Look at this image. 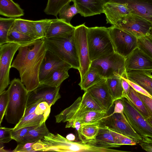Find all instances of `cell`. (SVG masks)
I'll use <instances>...</instances> for the list:
<instances>
[{"instance_id":"obj_6","label":"cell","mask_w":152,"mask_h":152,"mask_svg":"<svg viewBox=\"0 0 152 152\" xmlns=\"http://www.w3.org/2000/svg\"><path fill=\"white\" fill-rule=\"evenodd\" d=\"M109 28L115 52L125 58L138 47L136 37L114 25Z\"/></svg>"},{"instance_id":"obj_42","label":"cell","mask_w":152,"mask_h":152,"mask_svg":"<svg viewBox=\"0 0 152 152\" xmlns=\"http://www.w3.org/2000/svg\"><path fill=\"white\" fill-rule=\"evenodd\" d=\"M13 128L0 127V143H7L12 140L11 132Z\"/></svg>"},{"instance_id":"obj_52","label":"cell","mask_w":152,"mask_h":152,"mask_svg":"<svg viewBox=\"0 0 152 152\" xmlns=\"http://www.w3.org/2000/svg\"><path fill=\"white\" fill-rule=\"evenodd\" d=\"M146 36L152 41V28Z\"/></svg>"},{"instance_id":"obj_25","label":"cell","mask_w":152,"mask_h":152,"mask_svg":"<svg viewBox=\"0 0 152 152\" xmlns=\"http://www.w3.org/2000/svg\"><path fill=\"white\" fill-rule=\"evenodd\" d=\"M107 113L105 111H86L78 114L73 120H79L81 122L82 125L88 124H99L102 120L107 115Z\"/></svg>"},{"instance_id":"obj_21","label":"cell","mask_w":152,"mask_h":152,"mask_svg":"<svg viewBox=\"0 0 152 152\" xmlns=\"http://www.w3.org/2000/svg\"><path fill=\"white\" fill-rule=\"evenodd\" d=\"M86 144L104 148L120 147L115 144L110 129L106 126H100L99 132L95 139Z\"/></svg>"},{"instance_id":"obj_26","label":"cell","mask_w":152,"mask_h":152,"mask_svg":"<svg viewBox=\"0 0 152 152\" xmlns=\"http://www.w3.org/2000/svg\"><path fill=\"white\" fill-rule=\"evenodd\" d=\"M99 127L100 125L98 124L83 125L77 131L79 139L85 144L95 139L99 132Z\"/></svg>"},{"instance_id":"obj_7","label":"cell","mask_w":152,"mask_h":152,"mask_svg":"<svg viewBox=\"0 0 152 152\" xmlns=\"http://www.w3.org/2000/svg\"><path fill=\"white\" fill-rule=\"evenodd\" d=\"M87 28L85 23L77 26L75 27L74 34L80 64L78 70L80 75V80L85 76L91 63L89 57L87 42Z\"/></svg>"},{"instance_id":"obj_22","label":"cell","mask_w":152,"mask_h":152,"mask_svg":"<svg viewBox=\"0 0 152 152\" xmlns=\"http://www.w3.org/2000/svg\"><path fill=\"white\" fill-rule=\"evenodd\" d=\"M50 108L44 114L38 115L34 112L22 118L18 124L13 128V130H17L20 129L28 126L41 125L45 122L50 113Z\"/></svg>"},{"instance_id":"obj_1","label":"cell","mask_w":152,"mask_h":152,"mask_svg":"<svg viewBox=\"0 0 152 152\" xmlns=\"http://www.w3.org/2000/svg\"><path fill=\"white\" fill-rule=\"evenodd\" d=\"M46 50L45 41L42 39L20 46L11 65V68L18 71L20 80L28 92L35 90L40 85V67Z\"/></svg>"},{"instance_id":"obj_32","label":"cell","mask_w":152,"mask_h":152,"mask_svg":"<svg viewBox=\"0 0 152 152\" xmlns=\"http://www.w3.org/2000/svg\"><path fill=\"white\" fill-rule=\"evenodd\" d=\"M106 80L109 91L114 101L124 98L121 77L110 78Z\"/></svg>"},{"instance_id":"obj_45","label":"cell","mask_w":152,"mask_h":152,"mask_svg":"<svg viewBox=\"0 0 152 152\" xmlns=\"http://www.w3.org/2000/svg\"><path fill=\"white\" fill-rule=\"evenodd\" d=\"M125 79L129 85L137 92L152 98V96L141 86L127 79L126 76Z\"/></svg>"},{"instance_id":"obj_35","label":"cell","mask_w":152,"mask_h":152,"mask_svg":"<svg viewBox=\"0 0 152 152\" xmlns=\"http://www.w3.org/2000/svg\"><path fill=\"white\" fill-rule=\"evenodd\" d=\"M17 18H0V45L7 43L8 32Z\"/></svg>"},{"instance_id":"obj_41","label":"cell","mask_w":152,"mask_h":152,"mask_svg":"<svg viewBox=\"0 0 152 152\" xmlns=\"http://www.w3.org/2000/svg\"><path fill=\"white\" fill-rule=\"evenodd\" d=\"M9 100V96L7 91H4L0 94V124L2 122L5 115Z\"/></svg>"},{"instance_id":"obj_48","label":"cell","mask_w":152,"mask_h":152,"mask_svg":"<svg viewBox=\"0 0 152 152\" xmlns=\"http://www.w3.org/2000/svg\"><path fill=\"white\" fill-rule=\"evenodd\" d=\"M114 104H115V106L113 112L112 113H124V105L121 99H119L115 100L114 102Z\"/></svg>"},{"instance_id":"obj_37","label":"cell","mask_w":152,"mask_h":152,"mask_svg":"<svg viewBox=\"0 0 152 152\" xmlns=\"http://www.w3.org/2000/svg\"><path fill=\"white\" fill-rule=\"evenodd\" d=\"M54 19H45L34 20L35 29L40 38H45L50 25Z\"/></svg>"},{"instance_id":"obj_44","label":"cell","mask_w":152,"mask_h":152,"mask_svg":"<svg viewBox=\"0 0 152 152\" xmlns=\"http://www.w3.org/2000/svg\"><path fill=\"white\" fill-rule=\"evenodd\" d=\"M139 143L141 147L145 151L152 152V138L149 137L142 138Z\"/></svg>"},{"instance_id":"obj_12","label":"cell","mask_w":152,"mask_h":152,"mask_svg":"<svg viewBox=\"0 0 152 152\" xmlns=\"http://www.w3.org/2000/svg\"><path fill=\"white\" fill-rule=\"evenodd\" d=\"M60 87H56L40 84L35 90L28 92L26 106L32 105L39 100L47 102L50 106L54 104L61 97Z\"/></svg>"},{"instance_id":"obj_38","label":"cell","mask_w":152,"mask_h":152,"mask_svg":"<svg viewBox=\"0 0 152 152\" xmlns=\"http://www.w3.org/2000/svg\"><path fill=\"white\" fill-rule=\"evenodd\" d=\"M109 129L116 145L120 146L122 145H134L137 144V142L130 137Z\"/></svg>"},{"instance_id":"obj_47","label":"cell","mask_w":152,"mask_h":152,"mask_svg":"<svg viewBox=\"0 0 152 152\" xmlns=\"http://www.w3.org/2000/svg\"><path fill=\"white\" fill-rule=\"evenodd\" d=\"M51 106L45 102H41L37 105L35 111V113L38 115L44 114Z\"/></svg>"},{"instance_id":"obj_16","label":"cell","mask_w":152,"mask_h":152,"mask_svg":"<svg viewBox=\"0 0 152 152\" xmlns=\"http://www.w3.org/2000/svg\"><path fill=\"white\" fill-rule=\"evenodd\" d=\"M103 10L107 23L112 25H115L123 17L131 12L126 4L113 0L106 2Z\"/></svg>"},{"instance_id":"obj_29","label":"cell","mask_w":152,"mask_h":152,"mask_svg":"<svg viewBox=\"0 0 152 152\" xmlns=\"http://www.w3.org/2000/svg\"><path fill=\"white\" fill-rule=\"evenodd\" d=\"M90 111H106L86 91L82 97L77 115L81 113Z\"/></svg>"},{"instance_id":"obj_50","label":"cell","mask_w":152,"mask_h":152,"mask_svg":"<svg viewBox=\"0 0 152 152\" xmlns=\"http://www.w3.org/2000/svg\"><path fill=\"white\" fill-rule=\"evenodd\" d=\"M126 75L121 77L122 86L123 89V97L127 95L129 93L130 85L125 79Z\"/></svg>"},{"instance_id":"obj_10","label":"cell","mask_w":152,"mask_h":152,"mask_svg":"<svg viewBox=\"0 0 152 152\" xmlns=\"http://www.w3.org/2000/svg\"><path fill=\"white\" fill-rule=\"evenodd\" d=\"M116 27L139 38L146 36L152 28V24L132 12L123 17Z\"/></svg>"},{"instance_id":"obj_23","label":"cell","mask_w":152,"mask_h":152,"mask_svg":"<svg viewBox=\"0 0 152 152\" xmlns=\"http://www.w3.org/2000/svg\"><path fill=\"white\" fill-rule=\"evenodd\" d=\"M24 10L12 0H0V14L9 18L23 16Z\"/></svg>"},{"instance_id":"obj_3","label":"cell","mask_w":152,"mask_h":152,"mask_svg":"<svg viewBox=\"0 0 152 152\" xmlns=\"http://www.w3.org/2000/svg\"><path fill=\"white\" fill-rule=\"evenodd\" d=\"M87 39L91 61L115 52L109 27H88Z\"/></svg>"},{"instance_id":"obj_49","label":"cell","mask_w":152,"mask_h":152,"mask_svg":"<svg viewBox=\"0 0 152 152\" xmlns=\"http://www.w3.org/2000/svg\"><path fill=\"white\" fill-rule=\"evenodd\" d=\"M41 102H42V100H39L34 104L26 107L22 118L34 113L37 105Z\"/></svg>"},{"instance_id":"obj_28","label":"cell","mask_w":152,"mask_h":152,"mask_svg":"<svg viewBox=\"0 0 152 152\" xmlns=\"http://www.w3.org/2000/svg\"><path fill=\"white\" fill-rule=\"evenodd\" d=\"M69 76L68 70H57L51 73L43 80L40 82V84L58 87H60L63 82Z\"/></svg>"},{"instance_id":"obj_30","label":"cell","mask_w":152,"mask_h":152,"mask_svg":"<svg viewBox=\"0 0 152 152\" xmlns=\"http://www.w3.org/2000/svg\"><path fill=\"white\" fill-rule=\"evenodd\" d=\"M50 132L45 122L29 131L24 137L22 143L33 142L48 135Z\"/></svg>"},{"instance_id":"obj_15","label":"cell","mask_w":152,"mask_h":152,"mask_svg":"<svg viewBox=\"0 0 152 152\" xmlns=\"http://www.w3.org/2000/svg\"><path fill=\"white\" fill-rule=\"evenodd\" d=\"M125 58L126 72L131 70L152 71V59L138 47Z\"/></svg>"},{"instance_id":"obj_27","label":"cell","mask_w":152,"mask_h":152,"mask_svg":"<svg viewBox=\"0 0 152 152\" xmlns=\"http://www.w3.org/2000/svg\"><path fill=\"white\" fill-rule=\"evenodd\" d=\"M124 97L146 119L151 117L150 113L139 97L137 92L130 86L128 94Z\"/></svg>"},{"instance_id":"obj_39","label":"cell","mask_w":152,"mask_h":152,"mask_svg":"<svg viewBox=\"0 0 152 152\" xmlns=\"http://www.w3.org/2000/svg\"><path fill=\"white\" fill-rule=\"evenodd\" d=\"M138 48L152 59V41L146 36L138 38Z\"/></svg>"},{"instance_id":"obj_5","label":"cell","mask_w":152,"mask_h":152,"mask_svg":"<svg viewBox=\"0 0 152 152\" xmlns=\"http://www.w3.org/2000/svg\"><path fill=\"white\" fill-rule=\"evenodd\" d=\"M125 58L115 52L91 61L95 68L104 79L121 77L126 75Z\"/></svg>"},{"instance_id":"obj_17","label":"cell","mask_w":152,"mask_h":152,"mask_svg":"<svg viewBox=\"0 0 152 152\" xmlns=\"http://www.w3.org/2000/svg\"><path fill=\"white\" fill-rule=\"evenodd\" d=\"M126 4L133 13L152 24V0H118Z\"/></svg>"},{"instance_id":"obj_46","label":"cell","mask_w":152,"mask_h":152,"mask_svg":"<svg viewBox=\"0 0 152 152\" xmlns=\"http://www.w3.org/2000/svg\"><path fill=\"white\" fill-rule=\"evenodd\" d=\"M138 94L152 117V98L137 92Z\"/></svg>"},{"instance_id":"obj_40","label":"cell","mask_w":152,"mask_h":152,"mask_svg":"<svg viewBox=\"0 0 152 152\" xmlns=\"http://www.w3.org/2000/svg\"><path fill=\"white\" fill-rule=\"evenodd\" d=\"M39 125H40L25 127L16 130H12L11 132L12 140L19 143H22L24 137L28 132L31 129Z\"/></svg>"},{"instance_id":"obj_18","label":"cell","mask_w":152,"mask_h":152,"mask_svg":"<svg viewBox=\"0 0 152 152\" xmlns=\"http://www.w3.org/2000/svg\"><path fill=\"white\" fill-rule=\"evenodd\" d=\"M75 27L60 18L52 22L45 38H68L74 34Z\"/></svg>"},{"instance_id":"obj_2","label":"cell","mask_w":152,"mask_h":152,"mask_svg":"<svg viewBox=\"0 0 152 152\" xmlns=\"http://www.w3.org/2000/svg\"><path fill=\"white\" fill-rule=\"evenodd\" d=\"M9 100L5 114L7 122L16 125L23 117L28 93L20 80L15 78L10 82L7 90Z\"/></svg>"},{"instance_id":"obj_51","label":"cell","mask_w":152,"mask_h":152,"mask_svg":"<svg viewBox=\"0 0 152 152\" xmlns=\"http://www.w3.org/2000/svg\"><path fill=\"white\" fill-rule=\"evenodd\" d=\"M66 138L69 140L72 141H74L75 139V135L72 133L68 134Z\"/></svg>"},{"instance_id":"obj_13","label":"cell","mask_w":152,"mask_h":152,"mask_svg":"<svg viewBox=\"0 0 152 152\" xmlns=\"http://www.w3.org/2000/svg\"><path fill=\"white\" fill-rule=\"evenodd\" d=\"M72 67L70 65L46 49L40 67L39 76L40 82L55 71L58 70L68 71Z\"/></svg>"},{"instance_id":"obj_19","label":"cell","mask_w":152,"mask_h":152,"mask_svg":"<svg viewBox=\"0 0 152 152\" xmlns=\"http://www.w3.org/2000/svg\"><path fill=\"white\" fill-rule=\"evenodd\" d=\"M81 16H90L103 13L105 0H73Z\"/></svg>"},{"instance_id":"obj_53","label":"cell","mask_w":152,"mask_h":152,"mask_svg":"<svg viewBox=\"0 0 152 152\" xmlns=\"http://www.w3.org/2000/svg\"><path fill=\"white\" fill-rule=\"evenodd\" d=\"M147 120L149 123L152 125V117H150V118L147 119Z\"/></svg>"},{"instance_id":"obj_8","label":"cell","mask_w":152,"mask_h":152,"mask_svg":"<svg viewBox=\"0 0 152 152\" xmlns=\"http://www.w3.org/2000/svg\"><path fill=\"white\" fill-rule=\"evenodd\" d=\"M121 99L124 105V114L135 131L142 138H152V126L147 119L126 99Z\"/></svg>"},{"instance_id":"obj_4","label":"cell","mask_w":152,"mask_h":152,"mask_svg":"<svg viewBox=\"0 0 152 152\" xmlns=\"http://www.w3.org/2000/svg\"><path fill=\"white\" fill-rule=\"evenodd\" d=\"M46 48L72 68L79 69L80 64L74 35L68 38H44Z\"/></svg>"},{"instance_id":"obj_36","label":"cell","mask_w":152,"mask_h":152,"mask_svg":"<svg viewBox=\"0 0 152 152\" xmlns=\"http://www.w3.org/2000/svg\"><path fill=\"white\" fill-rule=\"evenodd\" d=\"M70 2L65 5L61 9L58 14L59 18L69 23H70L71 20L74 16L79 13V11L76 5L74 3L70 5Z\"/></svg>"},{"instance_id":"obj_34","label":"cell","mask_w":152,"mask_h":152,"mask_svg":"<svg viewBox=\"0 0 152 152\" xmlns=\"http://www.w3.org/2000/svg\"><path fill=\"white\" fill-rule=\"evenodd\" d=\"M73 0H48L44 12L47 15L57 17L61 9L68 2Z\"/></svg>"},{"instance_id":"obj_31","label":"cell","mask_w":152,"mask_h":152,"mask_svg":"<svg viewBox=\"0 0 152 152\" xmlns=\"http://www.w3.org/2000/svg\"><path fill=\"white\" fill-rule=\"evenodd\" d=\"M103 78L94 68L90 66L85 76L80 80L78 85L81 89L86 91L89 88Z\"/></svg>"},{"instance_id":"obj_43","label":"cell","mask_w":152,"mask_h":152,"mask_svg":"<svg viewBox=\"0 0 152 152\" xmlns=\"http://www.w3.org/2000/svg\"><path fill=\"white\" fill-rule=\"evenodd\" d=\"M37 141L33 142L20 143L12 151L14 152H34V151L33 148V145Z\"/></svg>"},{"instance_id":"obj_24","label":"cell","mask_w":152,"mask_h":152,"mask_svg":"<svg viewBox=\"0 0 152 152\" xmlns=\"http://www.w3.org/2000/svg\"><path fill=\"white\" fill-rule=\"evenodd\" d=\"M11 28L35 39H41L35 29L34 20L17 18Z\"/></svg>"},{"instance_id":"obj_9","label":"cell","mask_w":152,"mask_h":152,"mask_svg":"<svg viewBox=\"0 0 152 152\" xmlns=\"http://www.w3.org/2000/svg\"><path fill=\"white\" fill-rule=\"evenodd\" d=\"M20 46L17 44L7 42L0 45V94L10 84V71L13 57Z\"/></svg>"},{"instance_id":"obj_14","label":"cell","mask_w":152,"mask_h":152,"mask_svg":"<svg viewBox=\"0 0 152 152\" xmlns=\"http://www.w3.org/2000/svg\"><path fill=\"white\" fill-rule=\"evenodd\" d=\"M86 91L107 112L114 104L115 101L109 91L106 79H103Z\"/></svg>"},{"instance_id":"obj_11","label":"cell","mask_w":152,"mask_h":152,"mask_svg":"<svg viewBox=\"0 0 152 152\" xmlns=\"http://www.w3.org/2000/svg\"><path fill=\"white\" fill-rule=\"evenodd\" d=\"M99 125L106 126L112 130L127 135L138 143L142 139L133 129L124 113H111L107 115L102 120Z\"/></svg>"},{"instance_id":"obj_33","label":"cell","mask_w":152,"mask_h":152,"mask_svg":"<svg viewBox=\"0 0 152 152\" xmlns=\"http://www.w3.org/2000/svg\"><path fill=\"white\" fill-rule=\"evenodd\" d=\"M35 40L32 38L11 28L8 33L7 43H15L21 46L29 43Z\"/></svg>"},{"instance_id":"obj_20","label":"cell","mask_w":152,"mask_h":152,"mask_svg":"<svg viewBox=\"0 0 152 152\" xmlns=\"http://www.w3.org/2000/svg\"><path fill=\"white\" fill-rule=\"evenodd\" d=\"M152 71L131 70L126 72L127 79L139 85L152 96Z\"/></svg>"}]
</instances>
